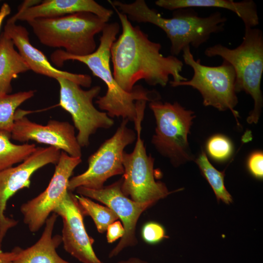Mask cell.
I'll list each match as a JSON object with an SVG mask.
<instances>
[{
  "label": "cell",
  "instance_id": "6da1fadb",
  "mask_svg": "<svg viewBox=\"0 0 263 263\" xmlns=\"http://www.w3.org/2000/svg\"><path fill=\"white\" fill-rule=\"evenodd\" d=\"M122 33L113 42L111 59L113 76L126 92H131L136 82L144 80L150 86L165 87L169 76L172 82L187 81L181 73L183 63L176 56H163L161 44L150 40L138 26H133L127 16L115 8Z\"/></svg>",
  "mask_w": 263,
  "mask_h": 263
},
{
  "label": "cell",
  "instance_id": "7a4b0ae2",
  "mask_svg": "<svg viewBox=\"0 0 263 263\" xmlns=\"http://www.w3.org/2000/svg\"><path fill=\"white\" fill-rule=\"evenodd\" d=\"M118 22L107 23L100 38V43L92 54L83 56L69 54L62 49L53 52L50 59L57 67H62L64 62L75 60L86 65L93 75L102 80L107 86V92L97 97L95 103L99 108L105 111L111 118L122 117L123 119L136 122L144 118L146 101L160 100V94L155 90H148L141 86H135L128 93L118 85L113 76L110 66L111 48L119 32Z\"/></svg>",
  "mask_w": 263,
  "mask_h": 263
},
{
  "label": "cell",
  "instance_id": "3957f363",
  "mask_svg": "<svg viewBox=\"0 0 263 263\" xmlns=\"http://www.w3.org/2000/svg\"><path fill=\"white\" fill-rule=\"evenodd\" d=\"M113 8L125 14L129 20L149 23L162 29L170 42L171 55L178 56L187 46L198 48L207 42L211 35L222 32L227 19L220 12L200 17L190 8L174 10L172 17H162L150 8L144 0L127 3L109 0Z\"/></svg>",
  "mask_w": 263,
  "mask_h": 263
},
{
  "label": "cell",
  "instance_id": "277c9868",
  "mask_svg": "<svg viewBox=\"0 0 263 263\" xmlns=\"http://www.w3.org/2000/svg\"><path fill=\"white\" fill-rule=\"evenodd\" d=\"M205 55L209 57L219 56L229 62L236 75V93L244 92L254 101L253 110L247 118L249 124H256L263 106L261 88L263 73V34L255 27H244L242 43L237 47L229 48L217 44L206 48Z\"/></svg>",
  "mask_w": 263,
  "mask_h": 263
},
{
  "label": "cell",
  "instance_id": "5b68a950",
  "mask_svg": "<svg viewBox=\"0 0 263 263\" xmlns=\"http://www.w3.org/2000/svg\"><path fill=\"white\" fill-rule=\"evenodd\" d=\"M108 21L90 12L61 17L35 19L27 22L43 45L63 48L67 53L83 56L96 49L95 36L102 32Z\"/></svg>",
  "mask_w": 263,
  "mask_h": 263
},
{
  "label": "cell",
  "instance_id": "8992f818",
  "mask_svg": "<svg viewBox=\"0 0 263 263\" xmlns=\"http://www.w3.org/2000/svg\"><path fill=\"white\" fill-rule=\"evenodd\" d=\"M149 108L156 122L151 142L157 151L174 166L193 160L188 137L195 117L194 112L177 102L151 101Z\"/></svg>",
  "mask_w": 263,
  "mask_h": 263
},
{
  "label": "cell",
  "instance_id": "52a82bcc",
  "mask_svg": "<svg viewBox=\"0 0 263 263\" xmlns=\"http://www.w3.org/2000/svg\"><path fill=\"white\" fill-rule=\"evenodd\" d=\"M184 63L190 67L193 75L190 80L175 83L169 81L171 86H190L200 93L205 106L213 107L220 111L230 110L237 123L239 117L235 107L238 100L235 91L236 75L232 66L223 60L217 66L202 64L200 59H195L190 51V46L184 49Z\"/></svg>",
  "mask_w": 263,
  "mask_h": 263
},
{
  "label": "cell",
  "instance_id": "ba28073f",
  "mask_svg": "<svg viewBox=\"0 0 263 263\" xmlns=\"http://www.w3.org/2000/svg\"><path fill=\"white\" fill-rule=\"evenodd\" d=\"M129 121L123 119L113 135L90 156L85 171L70 179L68 191L71 192L80 187L100 189L111 177L123 174L124 149L136 139L135 132L128 127Z\"/></svg>",
  "mask_w": 263,
  "mask_h": 263
},
{
  "label": "cell",
  "instance_id": "9c48e42d",
  "mask_svg": "<svg viewBox=\"0 0 263 263\" xmlns=\"http://www.w3.org/2000/svg\"><path fill=\"white\" fill-rule=\"evenodd\" d=\"M142 120H139L134 123L136 141L133 151L124 152L121 190L125 195L133 201L154 204L172 192L169 191L164 183L155 180L154 159L147 154L141 137Z\"/></svg>",
  "mask_w": 263,
  "mask_h": 263
},
{
  "label": "cell",
  "instance_id": "30bf717a",
  "mask_svg": "<svg viewBox=\"0 0 263 263\" xmlns=\"http://www.w3.org/2000/svg\"><path fill=\"white\" fill-rule=\"evenodd\" d=\"M59 85V105L69 113L78 131L77 142L81 147L90 143V136L99 129H109L114 121L105 112L98 111L93 104L101 88L94 86L83 90L77 84L63 78L56 79Z\"/></svg>",
  "mask_w": 263,
  "mask_h": 263
},
{
  "label": "cell",
  "instance_id": "8fae6325",
  "mask_svg": "<svg viewBox=\"0 0 263 263\" xmlns=\"http://www.w3.org/2000/svg\"><path fill=\"white\" fill-rule=\"evenodd\" d=\"M81 158L74 157L61 151L54 175L47 188L36 197L23 204L20 211L29 230L35 232L45 224L50 214L68 192L70 178Z\"/></svg>",
  "mask_w": 263,
  "mask_h": 263
},
{
  "label": "cell",
  "instance_id": "7c38bea8",
  "mask_svg": "<svg viewBox=\"0 0 263 263\" xmlns=\"http://www.w3.org/2000/svg\"><path fill=\"white\" fill-rule=\"evenodd\" d=\"M122 178L113 183L98 189L83 187L75 190L80 195L93 199L111 208L120 219L125 232L120 241L109 253V257L118 255L124 249L137 244L135 231L137 221L142 213L153 204L133 201L121 190Z\"/></svg>",
  "mask_w": 263,
  "mask_h": 263
},
{
  "label": "cell",
  "instance_id": "4fadbf2b",
  "mask_svg": "<svg viewBox=\"0 0 263 263\" xmlns=\"http://www.w3.org/2000/svg\"><path fill=\"white\" fill-rule=\"evenodd\" d=\"M60 153L55 147H37L20 164L0 172V245L7 231L18 224L4 215L7 201L19 190L29 188L31 176L36 170L49 164H57Z\"/></svg>",
  "mask_w": 263,
  "mask_h": 263
},
{
  "label": "cell",
  "instance_id": "5bb4252c",
  "mask_svg": "<svg viewBox=\"0 0 263 263\" xmlns=\"http://www.w3.org/2000/svg\"><path fill=\"white\" fill-rule=\"evenodd\" d=\"M17 110L11 138L21 142L33 140L62 150L69 155L81 158V147L75 135V127L67 122L50 120L46 125L29 120Z\"/></svg>",
  "mask_w": 263,
  "mask_h": 263
},
{
  "label": "cell",
  "instance_id": "9a60e30c",
  "mask_svg": "<svg viewBox=\"0 0 263 263\" xmlns=\"http://www.w3.org/2000/svg\"><path fill=\"white\" fill-rule=\"evenodd\" d=\"M53 212L63 221L61 238L64 249L82 263H103L94 250V241L86 230L84 215L75 195L68 191Z\"/></svg>",
  "mask_w": 263,
  "mask_h": 263
},
{
  "label": "cell",
  "instance_id": "2e32d148",
  "mask_svg": "<svg viewBox=\"0 0 263 263\" xmlns=\"http://www.w3.org/2000/svg\"><path fill=\"white\" fill-rule=\"evenodd\" d=\"M3 32L12 40L30 70L56 79L65 78L85 88L91 87L92 79L90 75L73 73L54 67L46 56L31 43L29 33L23 26L7 21Z\"/></svg>",
  "mask_w": 263,
  "mask_h": 263
},
{
  "label": "cell",
  "instance_id": "e0dca14e",
  "mask_svg": "<svg viewBox=\"0 0 263 263\" xmlns=\"http://www.w3.org/2000/svg\"><path fill=\"white\" fill-rule=\"evenodd\" d=\"M79 12L92 13L108 21L113 13V10L94 0H45L36 5L18 11L7 21L27 22L35 19L58 17Z\"/></svg>",
  "mask_w": 263,
  "mask_h": 263
},
{
  "label": "cell",
  "instance_id": "ac0fdd59",
  "mask_svg": "<svg viewBox=\"0 0 263 263\" xmlns=\"http://www.w3.org/2000/svg\"><path fill=\"white\" fill-rule=\"evenodd\" d=\"M57 217L53 212L47 218L42 235L35 244L25 249L14 248L16 256L12 263H72L63 259L56 251L62 242L61 236H53Z\"/></svg>",
  "mask_w": 263,
  "mask_h": 263
},
{
  "label": "cell",
  "instance_id": "d6986e66",
  "mask_svg": "<svg viewBox=\"0 0 263 263\" xmlns=\"http://www.w3.org/2000/svg\"><path fill=\"white\" fill-rule=\"evenodd\" d=\"M155 4L168 10L192 7H214L234 13L243 22L244 27L254 28L259 24L257 6L252 0H157Z\"/></svg>",
  "mask_w": 263,
  "mask_h": 263
},
{
  "label": "cell",
  "instance_id": "ffe728a7",
  "mask_svg": "<svg viewBox=\"0 0 263 263\" xmlns=\"http://www.w3.org/2000/svg\"><path fill=\"white\" fill-rule=\"evenodd\" d=\"M14 46L3 32L0 35V94H9L12 90V80L30 70Z\"/></svg>",
  "mask_w": 263,
  "mask_h": 263
},
{
  "label": "cell",
  "instance_id": "44dd1931",
  "mask_svg": "<svg viewBox=\"0 0 263 263\" xmlns=\"http://www.w3.org/2000/svg\"><path fill=\"white\" fill-rule=\"evenodd\" d=\"M11 137L10 132L0 131V172L23 161L37 148L34 144H14Z\"/></svg>",
  "mask_w": 263,
  "mask_h": 263
},
{
  "label": "cell",
  "instance_id": "7402d4cb",
  "mask_svg": "<svg viewBox=\"0 0 263 263\" xmlns=\"http://www.w3.org/2000/svg\"><path fill=\"white\" fill-rule=\"evenodd\" d=\"M33 90L0 94V131L11 132L17 108L35 94Z\"/></svg>",
  "mask_w": 263,
  "mask_h": 263
},
{
  "label": "cell",
  "instance_id": "603a6c76",
  "mask_svg": "<svg viewBox=\"0 0 263 263\" xmlns=\"http://www.w3.org/2000/svg\"><path fill=\"white\" fill-rule=\"evenodd\" d=\"M195 162L202 174L212 188L218 201L226 204L232 202V198L224 184L225 171L215 169L208 160L205 152L202 151Z\"/></svg>",
  "mask_w": 263,
  "mask_h": 263
},
{
  "label": "cell",
  "instance_id": "cb8c5ba5",
  "mask_svg": "<svg viewBox=\"0 0 263 263\" xmlns=\"http://www.w3.org/2000/svg\"><path fill=\"white\" fill-rule=\"evenodd\" d=\"M75 196L84 215L90 216L92 218L99 233L106 232L108 226L118 219L116 214L106 206L100 205L80 195Z\"/></svg>",
  "mask_w": 263,
  "mask_h": 263
},
{
  "label": "cell",
  "instance_id": "d4e9b609",
  "mask_svg": "<svg viewBox=\"0 0 263 263\" xmlns=\"http://www.w3.org/2000/svg\"><path fill=\"white\" fill-rule=\"evenodd\" d=\"M206 149L209 156L218 162L227 160L232 155L233 147L229 138L222 134H215L207 141Z\"/></svg>",
  "mask_w": 263,
  "mask_h": 263
},
{
  "label": "cell",
  "instance_id": "484cf974",
  "mask_svg": "<svg viewBox=\"0 0 263 263\" xmlns=\"http://www.w3.org/2000/svg\"><path fill=\"white\" fill-rule=\"evenodd\" d=\"M143 240L150 244H155L168 238L164 227L160 223L150 221L145 223L141 229Z\"/></svg>",
  "mask_w": 263,
  "mask_h": 263
},
{
  "label": "cell",
  "instance_id": "4316f807",
  "mask_svg": "<svg viewBox=\"0 0 263 263\" xmlns=\"http://www.w3.org/2000/svg\"><path fill=\"white\" fill-rule=\"evenodd\" d=\"M247 169L250 173L257 179L263 178V153L256 151L249 156L247 162Z\"/></svg>",
  "mask_w": 263,
  "mask_h": 263
},
{
  "label": "cell",
  "instance_id": "83f0119b",
  "mask_svg": "<svg viewBox=\"0 0 263 263\" xmlns=\"http://www.w3.org/2000/svg\"><path fill=\"white\" fill-rule=\"evenodd\" d=\"M106 232L108 243H113L123 236L125 230L121 221L116 220L108 226Z\"/></svg>",
  "mask_w": 263,
  "mask_h": 263
},
{
  "label": "cell",
  "instance_id": "f1b7e54d",
  "mask_svg": "<svg viewBox=\"0 0 263 263\" xmlns=\"http://www.w3.org/2000/svg\"><path fill=\"white\" fill-rule=\"evenodd\" d=\"M16 256V251L13 248L10 252H3L0 246V263H12Z\"/></svg>",
  "mask_w": 263,
  "mask_h": 263
},
{
  "label": "cell",
  "instance_id": "f546056e",
  "mask_svg": "<svg viewBox=\"0 0 263 263\" xmlns=\"http://www.w3.org/2000/svg\"><path fill=\"white\" fill-rule=\"evenodd\" d=\"M11 11L10 6L7 3H3L0 8V30L3 21L10 14Z\"/></svg>",
  "mask_w": 263,
  "mask_h": 263
},
{
  "label": "cell",
  "instance_id": "4dcf8cb0",
  "mask_svg": "<svg viewBox=\"0 0 263 263\" xmlns=\"http://www.w3.org/2000/svg\"><path fill=\"white\" fill-rule=\"evenodd\" d=\"M117 263H148L138 258L131 257L127 260L120 261L118 262Z\"/></svg>",
  "mask_w": 263,
  "mask_h": 263
},
{
  "label": "cell",
  "instance_id": "1f68e13d",
  "mask_svg": "<svg viewBox=\"0 0 263 263\" xmlns=\"http://www.w3.org/2000/svg\"></svg>",
  "mask_w": 263,
  "mask_h": 263
}]
</instances>
